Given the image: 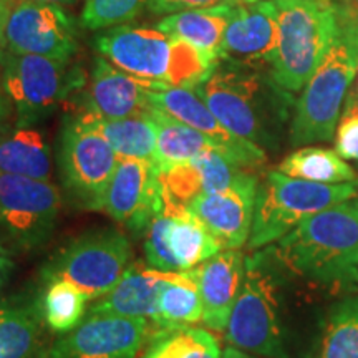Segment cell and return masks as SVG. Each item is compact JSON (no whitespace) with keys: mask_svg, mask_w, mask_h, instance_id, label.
<instances>
[{"mask_svg":"<svg viewBox=\"0 0 358 358\" xmlns=\"http://www.w3.org/2000/svg\"><path fill=\"white\" fill-rule=\"evenodd\" d=\"M13 268H15V262H13L10 250L0 241V289L10 280Z\"/></svg>","mask_w":358,"mask_h":358,"instance_id":"d590c367","label":"cell"},{"mask_svg":"<svg viewBox=\"0 0 358 358\" xmlns=\"http://www.w3.org/2000/svg\"><path fill=\"white\" fill-rule=\"evenodd\" d=\"M280 290L262 254L245 257V274L239 297L226 327L229 347L250 355L289 358L282 327Z\"/></svg>","mask_w":358,"mask_h":358,"instance_id":"52a82bcc","label":"cell"},{"mask_svg":"<svg viewBox=\"0 0 358 358\" xmlns=\"http://www.w3.org/2000/svg\"><path fill=\"white\" fill-rule=\"evenodd\" d=\"M88 118L120 158L155 161L158 127L151 111L120 120H103L93 115H88Z\"/></svg>","mask_w":358,"mask_h":358,"instance_id":"4316f807","label":"cell"},{"mask_svg":"<svg viewBox=\"0 0 358 358\" xmlns=\"http://www.w3.org/2000/svg\"><path fill=\"white\" fill-rule=\"evenodd\" d=\"M0 173L50 181V150L37 129L15 127L0 133Z\"/></svg>","mask_w":358,"mask_h":358,"instance_id":"d4e9b609","label":"cell"},{"mask_svg":"<svg viewBox=\"0 0 358 358\" xmlns=\"http://www.w3.org/2000/svg\"><path fill=\"white\" fill-rule=\"evenodd\" d=\"M338 19L337 38L295 101L289 127L292 146L330 141L342 116L343 101L357 73V48L345 13L340 6Z\"/></svg>","mask_w":358,"mask_h":358,"instance_id":"5b68a950","label":"cell"},{"mask_svg":"<svg viewBox=\"0 0 358 358\" xmlns=\"http://www.w3.org/2000/svg\"><path fill=\"white\" fill-rule=\"evenodd\" d=\"M151 116L158 127V145H156L155 164L158 171L186 163L209 150H222L211 138L198 129L178 122L158 108L151 110ZM224 155V153H222Z\"/></svg>","mask_w":358,"mask_h":358,"instance_id":"484cf974","label":"cell"},{"mask_svg":"<svg viewBox=\"0 0 358 358\" xmlns=\"http://www.w3.org/2000/svg\"><path fill=\"white\" fill-rule=\"evenodd\" d=\"M322 2H334V0H322Z\"/></svg>","mask_w":358,"mask_h":358,"instance_id":"7bdbcfd3","label":"cell"},{"mask_svg":"<svg viewBox=\"0 0 358 358\" xmlns=\"http://www.w3.org/2000/svg\"><path fill=\"white\" fill-rule=\"evenodd\" d=\"M38 301L0 302V358H35L42 348Z\"/></svg>","mask_w":358,"mask_h":358,"instance_id":"cb8c5ba5","label":"cell"},{"mask_svg":"<svg viewBox=\"0 0 358 358\" xmlns=\"http://www.w3.org/2000/svg\"><path fill=\"white\" fill-rule=\"evenodd\" d=\"M343 13H345V19L348 22V27H350L352 35H353V42H355V48H357V95H358V10L355 8H343Z\"/></svg>","mask_w":358,"mask_h":358,"instance_id":"8d00e7d4","label":"cell"},{"mask_svg":"<svg viewBox=\"0 0 358 358\" xmlns=\"http://www.w3.org/2000/svg\"><path fill=\"white\" fill-rule=\"evenodd\" d=\"M222 358H256V357H252L250 353H245L243 350H237V348L227 347L226 350L222 352Z\"/></svg>","mask_w":358,"mask_h":358,"instance_id":"ab89813d","label":"cell"},{"mask_svg":"<svg viewBox=\"0 0 358 358\" xmlns=\"http://www.w3.org/2000/svg\"><path fill=\"white\" fill-rule=\"evenodd\" d=\"M131 244L115 227L93 229L64 245L42 268V280H65L98 301L111 292L129 268Z\"/></svg>","mask_w":358,"mask_h":358,"instance_id":"9c48e42d","label":"cell"},{"mask_svg":"<svg viewBox=\"0 0 358 358\" xmlns=\"http://www.w3.org/2000/svg\"><path fill=\"white\" fill-rule=\"evenodd\" d=\"M277 50L271 73L282 88L301 92L340 32L338 6L322 0H274Z\"/></svg>","mask_w":358,"mask_h":358,"instance_id":"277c9868","label":"cell"},{"mask_svg":"<svg viewBox=\"0 0 358 358\" xmlns=\"http://www.w3.org/2000/svg\"><path fill=\"white\" fill-rule=\"evenodd\" d=\"M335 151L340 158L358 164V95L357 90L347 98L345 110L335 129Z\"/></svg>","mask_w":358,"mask_h":358,"instance_id":"836d02e7","label":"cell"},{"mask_svg":"<svg viewBox=\"0 0 358 358\" xmlns=\"http://www.w3.org/2000/svg\"><path fill=\"white\" fill-rule=\"evenodd\" d=\"M45 289L38 301L45 327L57 335H66L85 319L87 295L65 280L43 282Z\"/></svg>","mask_w":358,"mask_h":358,"instance_id":"4dcf8cb0","label":"cell"},{"mask_svg":"<svg viewBox=\"0 0 358 358\" xmlns=\"http://www.w3.org/2000/svg\"><path fill=\"white\" fill-rule=\"evenodd\" d=\"M272 250L303 279L327 287L358 284V198L307 217Z\"/></svg>","mask_w":358,"mask_h":358,"instance_id":"7a4b0ae2","label":"cell"},{"mask_svg":"<svg viewBox=\"0 0 358 358\" xmlns=\"http://www.w3.org/2000/svg\"><path fill=\"white\" fill-rule=\"evenodd\" d=\"M163 208V186L155 161L120 158L101 211L128 229L146 232Z\"/></svg>","mask_w":358,"mask_h":358,"instance_id":"9a60e30c","label":"cell"},{"mask_svg":"<svg viewBox=\"0 0 358 358\" xmlns=\"http://www.w3.org/2000/svg\"><path fill=\"white\" fill-rule=\"evenodd\" d=\"M203 301V322L211 330L224 332L239 297L245 274V257L241 249L221 250L192 268Z\"/></svg>","mask_w":358,"mask_h":358,"instance_id":"44dd1931","label":"cell"},{"mask_svg":"<svg viewBox=\"0 0 358 358\" xmlns=\"http://www.w3.org/2000/svg\"><path fill=\"white\" fill-rule=\"evenodd\" d=\"M259 176L245 171L227 189L201 194L186 206L199 217L222 250L241 249L252 231Z\"/></svg>","mask_w":358,"mask_h":358,"instance_id":"e0dca14e","label":"cell"},{"mask_svg":"<svg viewBox=\"0 0 358 358\" xmlns=\"http://www.w3.org/2000/svg\"><path fill=\"white\" fill-rule=\"evenodd\" d=\"M6 42L13 53L70 62L78 50L77 24L62 6L37 0H12Z\"/></svg>","mask_w":358,"mask_h":358,"instance_id":"4fadbf2b","label":"cell"},{"mask_svg":"<svg viewBox=\"0 0 358 358\" xmlns=\"http://www.w3.org/2000/svg\"><path fill=\"white\" fill-rule=\"evenodd\" d=\"M203 301L192 268L178 272L176 277L169 280L161 292L155 335L196 324L203 320Z\"/></svg>","mask_w":358,"mask_h":358,"instance_id":"83f0119b","label":"cell"},{"mask_svg":"<svg viewBox=\"0 0 358 358\" xmlns=\"http://www.w3.org/2000/svg\"><path fill=\"white\" fill-rule=\"evenodd\" d=\"M153 327L143 319L87 313L77 329L62 335L47 358H136Z\"/></svg>","mask_w":358,"mask_h":358,"instance_id":"5bb4252c","label":"cell"},{"mask_svg":"<svg viewBox=\"0 0 358 358\" xmlns=\"http://www.w3.org/2000/svg\"><path fill=\"white\" fill-rule=\"evenodd\" d=\"M146 6L148 0H85L80 22L85 29L100 32L129 24Z\"/></svg>","mask_w":358,"mask_h":358,"instance_id":"d6a6232c","label":"cell"},{"mask_svg":"<svg viewBox=\"0 0 358 358\" xmlns=\"http://www.w3.org/2000/svg\"><path fill=\"white\" fill-rule=\"evenodd\" d=\"M12 0H0V35L6 37V24L8 19V12H10Z\"/></svg>","mask_w":358,"mask_h":358,"instance_id":"f35d334b","label":"cell"},{"mask_svg":"<svg viewBox=\"0 0 358 358\" xmlns=\"http://www.w3.org/2000/svg\"><path fill=\"white\" fill-rule=\"evenodd\" d=\"M2 83L17 111V127L30 128L53 113L70 93L85 85L80 70H70L69 62L55 58L13 53L3 62Z\"/></svg>","mask_w":358,"mask_h":358,"instance_id":"30bf717a","label":"cell"},{"mask_svg":"<svg viewBox=\"0 0 358 358\" xmlns=\"http://www.w3.org/2000/svg\"><path fill=\"white\" fill-rule=\"evenodd\" d=\"M194 93L224 128L262 150H275L292 118L294 93L282 88L271 69L219 60Z\"/></svg>","mask_w":358,"mask_h":358,"instance_id":"6da1fadb","label":"cell"},{"mask_svg":"<svg viewBox=\"0 0 358 358\" xmlns=\"http://www.w3.org/2000/svg\"><path fill=\"white\" fill-rule=\"evenodd\" d=\"M234 8V3H221L214 7L171 13L161 19L156 29L179 40H185L206 55L219 60V48Z\"/></svg>","mask_w":358,"mask_h":358,"instance_id":"603a6c76","label":"cell"},{"mask_svg":"<svg viewBox=\"0 0 358 358\" xmlns=\"http://www.w3.org/2000/svg\"><path fill=\"white\" fill-rule=\"evenodd\" d=\"M259 0H148V12L153 15H171V13L192 10V8H206L221 6V3H234V6H245Z\"/></svg>","mask_w":358,"mask_h":358,"instance_id":"e575fe53","label":"cell"},{"mask_svg":"<svg viewBox=\"0 0 358 358\" xmlns=\"http://www.w3.org/2000/svg\"><path fill=\"white\" fill-rule=\"evenodd\" d=\"M358 181L342 185L306 181L280 171H268L259 181L250 250L266 248L287 236L302 221L342 201L357 198Z\"/></svg>","mask_w":358,"mask_h":358,"instance_id":"8992f818","label":"cell"},{"mask_svg":"<svg viewBox=\"0 0 358 358\" xmlns=\"http://www.w3.org/2000/svg\"><path fill=\"white\" fill-rule=\"evenodd\" d=\"M145 234L148 267L156 271H191L222 250L199 217L169 201H164L163 211L150 222Z\"/></svg>","mask_w":358,"mask_h":358,"instance_id":"7c38bea8","label":"cell"},{"mask_svg":"<svg viewBox=\"0 0 358 358\" xmlns=\"http://www.w3.org/2000/svg\"><path fill=\"white\" fill-rule=\"evenodd\" d=\"M277 171L287 174L290 178L324 182V185L358 181L355 169L345 159L340 158L337 151L319 146L299 148L280 161Z\"/></svg>","mask_w":358,"mask_h":358,"instance_id":"f1b7e54d","label":"cell"},{"mask_svg":"<svg viewBox=\"0 0 358 358\" xmlns=\"http://www.w3.org/2000/svg\"><path fill=\"white\" fill-rule=\"evenodd\" d=\"M178 272H163L151 267L129 266L127 274L118 285L103 295L88 308V313H106V315L143 319L153 327L158 320L159 297L164 285L176 277Z\"/></svg>","mask_w":358,"mask_h":358,"instance_id":"7402d4cb","label":"cell"},{"mask_svg":"<svg viewBox=\"0 0 358 358\" xmlns=\"http://www.w3.org/2000/svg\"><path fill=\"white\" fill-rule=\"evenodd\" d=\"M308 358H358V294L330 308Z\"/></svg>","mask_w":358,"mask_h":358,"instance_id":"f546056e","label":"cell"},{"mask_svg":"<svg viewBox=\"0 0 358 358\" xmlns=\"http://www.w3.org/2000/svg\"><path fill=\"white\" fill-rule=\"evenodd\" d=\"M60 204L53 182L0 173V231L15 248L30 250L47 243Z\"/></svg>","mask_w":358,"mask_h":358,"instance_id":"8fae6325","label":"cell"},{"mask_svg":"<svg viewBox=\"0 0 358 358\" xmlns=\"http://www.w3.org/2000/svg\"><path fill=\"white\" fill-rule=\"evenodd\" d=\"M118 163L120 156L87 113L73 111L66 116L58 140V169L71 206L85 211H101Z\"/></svg>","mask_w":358,"mask_h":358,"instance_id":"ba28073f","label":"cell"},{"mask_svg":"<svg viewBox=\"0 0 358 358\" xmlns=\"http://www.w3.org/2000/svg\"><path fill=\"white\" fill-rule=\"evenodd\" d=\"M12 103L8 100L7 93H6V88H3V83H2V71H0V122H6L8 120V116L12 115Z\"/></svg>","mask_w":358,"mask_h":358,"instance_id":"74e56055","label":"cell"},{"mask_svg":"<svg viewBox=\"0 0 358 358\" xmlns=\"http://www.w3.org/2000/svg\"><path fill=\"white\" fill-rule=\"evenodd\" d=\"M277 50L274 0L236 6L224 34L219 60L271 69Z\"/></svg>","mask_w":358,"mask_h":358,"instance_id":"d6986e66","label":"cell"},{"mask_svg":"<svg viewBox=\"0 0 358 358\" xmlns=\"http://www.w3.org/2000/svg\"><path fill=\"white\" fill-rule=\"evenodd\" d=\"M245 171L217 150L201 153L186 163L159 173L163 198L178 206H186L201 194H211L234 185Z\"/></svg>","mask_w":358,"mask_h":358,"instance_id":"ffe728a7","label":"cell"},{"mask_svg":"<svg viewBox=\"0 0 358 358\" xmlns=\"http://www.w3.org/2000/svg\"><path fill=\"white\" fill-rule=\"evenodd\" d=\"M150 98L153 108H158L178 122L204 133L221 148L227 158L239 164L241 168L256 171L267 161L266 150L236 136L229 129L224 128L213 115V111L208 108V105L196 95L194 90L168 87L164 90H156Z\"/></svg>","mask_w":358,"mask_h":358,"instance_id":"ac0fdd59","label":"cell"},{"mask_svg":"<svg viewBox=\"0 0 358 358\" xmlns=\"http://www.w3.org/2000/svg\"><path fill=\"white\" fill-rule=\"evenodd\" d=\"M8 52L10 50H8V47H7L6 37H2V35H0V69H2V65H3V62H6Z\"/></svg>","mask_w":358,"mask_h":358,"instance_id":"60d3db41","label":"cell"},{"mask_svg":"<svg viewBox=\"0 0 358 358\" xmlns=\"http://www.w3.org/2000/svg\"><path fill=\"white\" fill-rule=\"evenodd\" d=\"M93 45L116 69L168 87L194 90L209 78L219 62L156 27H111L100 30Z\"/></svg>","mask_w":358,"mask_h":358,"instance_id":"3957f363","label":"cell"},{"mask_svg":"<svg viewBox=\"0 0 358 358\" xmlns=\"http://www.w3.org/2000/svg\"><path fill=\"white\" fill-rule=\"evenodd\" d=\"M141 358H222V350L211 332L185 327L155 335Z\"/></svg>","mask_w":358,"mask_h":358,"instance_id":"1f68e13d","label":"cell"},{"mask_svg":"<svg viewBox=\"0 0 358 358\" xmlns=\"http://www.w3.org/2000/svg\"><path fill=\"white\" fill-rule=\"evenodd\" d=\"M168 85L143 80L116 69L106 58L95 57L88 82L85 83L78 110L103 120H120L145 115L153 110L151 93Z\"/></svg>","mask_w":358,"mask_h":358,"instance_id":"2e32d148","label":"cell"},{"mask_svg":"<svg viewBox=\"0 0 358 358\" xmlns=\"http://www.w3.org/2000/svg\"><path fill=\"white\" fill-rule=\"evenodd\" d=\"M37 2H47V3H57V6H73L78 0H37Z\"/></svg>","mask_w":358,"mask_h":358,"instance_id":"b9f144b4","label":"cell"},{"mask_svg":"<svg viewBox=\"0 0 358 358\" xmlns=\"http://www.w3.org/2000/svg\"><path fill=\"white\" fill-rule=\"evenodd\" d=\"M357 2H358V0H357Z\"/></svg>","mask_w":358,"mask_h":358,"instance_id":"ee69618b","label":"cell"}]
</instances>
